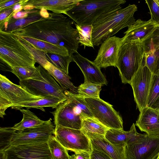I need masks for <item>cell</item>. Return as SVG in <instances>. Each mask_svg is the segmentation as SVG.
Wrapping results in <instances>:
<instances>
[{
	"label": "cell",
	"mask_w": 159,
	"mask_h": 159,
	"mask_svg": "<svg viewBox=\"0 0 159 159\" xmlns=\"http://www.w3.org/2000/svg\"><path fill=\"white\" fill-rule=\"evenodd\" d=\"M159 113V106L155 109Z\"/></svg>",
	"instance_id": "obj_46"
},
{
	"label": "cell",
	"mask_w": 159,
	"mask_h": 159,
	"mask_svg": "<svg viewBox=\"0 0 159 159\" xmlns=\"http://www.w3.org/2000/svg\"><path fill=\"white\" fill-rule=\"evenodd\" d=\"M159 106V72L152 74L147 107L155 109Z\"/></svg>",
	"instance_id": "obj_30"
},
{
	"label": "cell",
	"mask_w": 159,
	"mask_h": 159,
	"mask_svg": "<svg viewBox=\"0 0 159 159\" xmlns=\"http://www.w3.org/2000/svg\"><path fill=\"white\" fill-rule=\"evenodd\" d=\"M13 6L0 11V29L13 16Z\"/></svg>",
	"instance_id": "obj_39"
},
{
	"label": "cell",
	"mask_w": 159,
	"mask_h": 159,
	"mask_svg": "<svg viewBox=\"0 0 159 159\" xmlns=\"http://www.w3.org/2000/svg\"><path fill=\"white\" fill-rule=\"evenodd\" d=\"M146 47L142 41L122 43L119 52L116 67L122 82L129 84L143 61Z\"/></svg>",
	"instance_id": "obj_5"
},
{
	"label": "cell",
	"mask_w": 159,
	"mask_h": 159,
	"mask_svg": "<svg viewBox=\"0 0 159 159\" xmlns=\"http://www.w3.org/2000/svg\"><path fill=\"white\" fill-rule=\"evenodd\" d=\"M122 39L116 36L106 39L101 44L93 62L100 68L116 67Z\"/></svg>",
	"instance_id": "obj_16"
},
{
	"label": "cell",
	"mask_w": 159,
	"mask_h": 159,
	"mask_svg": "<svg viewBox=\"0 0 159 159\" xmlns=\"http://www.w3.org/2000/svg\"><path fill=\"white\" fill-rule=\"evenodd\" d=\"M145 44L150 45V49L157 50L159 49V25H157L150 35L143 42Z\"/></svg>",
	"instance_id": "obj_37"
},
{
	"label": "cell",
	"mask_w": 159,
	"mask_h": 159,
	"mask_svg": "<svg viewBox=\"0 0 159 159\" xmlns=\"http://www.w3.org/2000/svg\"><path fill=\"white\" fill-rule=\"evenodd\" d=\"M109 129L94 118L87 117L82 120L81 130L84 133H90L105 136Z\"/></svg>",
	"instance_id": "obj_28"
},
{
	"label": "cell",
	"mask_w": 159,
	"mask_h": 159,
	"mask_svg": "<svg viewBox=\"0 0 159 159\" xmlns=\"http://www.w3.org/2000/svg\"><path fill=\"white\" fill-rule=\"evenodd\" d=\"M54 135L68 150L73 152H91L92 148L89 138L81 129L55 127Z\"/></svg>",
	"instance_id": "obj_11"
},
{
	"label": "cell",
	"mask_w": 159,
	"mask_h": 159,
	"mask_svg": "<svg viewBox=\"0 0 159 159\" xmlns=\"http://www.w3.org/2000/svg\"><path fill=\"white\" fill-rule=\"evenodd\" d=\"M74 152V154L70 156V159H90L91 152L78 151Z\"/></svg>",
	"instance_id": "obj_41"
},
{
	"label": "cell",
	"mask_w": 159,
	"mask_h": 159,
	"mask_svg": "<svg viewBox=\"0 0 159 159\" xmlns=\"http://www.w3.org/2000/svg\"><path fill=\"white\" fill-rule=\"evenodd\" d=\"M135 125L147 134L159 137V113L155 109L148 107L142 109Z\"/></svg>",
	"instance_id": "obj_21"
},
{
	"label": "cell",
	"mask_w": 159,
	"mask_h": 159,
	"mask_svg": "<svg viewBox=\"0 0 159 159\" xmlns=\"http://www.w3.org/2000/svg\"><path fill=\"white\" fill-rule=\"evenodd\" d=\"M75 62L82 72L84 82L91 83L103 86L107 84V80L99 66L78 52L72 56Z\"/></svg>",
	"instance_id": "obj_18"
},
{
	"label": "cell",
	"mask_w": 159,
	"mask_h": 159,
	"mask_svg": "<svg viewBox=\"0 0 159 159\" xmlns=\"http://www.w3.org/2000/svg\"><path fill=\"white\" fill-rule=\"evenodd\" d=\"M137 10L135 4H129L113 10L103 15L92 25V40L94 46L101 44L122 29L135 22L134 15Z\"/></svg>",
	"instance_id": "obj_2"
},
{
	"label": "cell",
	"mask_w": 159,
	"mask_h": 159,
	"mask_svg": "<svg viewBox=\"0 0 159 159\" xmlns=\"http://www.w3.org/2000/svg\"><path fill=\"white\" fill-rule=\"evenodd\" d=\"M14 131L11 127H0V151H4L10 146Z\"/></svg>",
	"instance_id": "obj_36"
},
{
	"label": "cell",
	"mask_w": 159,
	"mask_h": 159,
	"mask_svg": "<svg viewBox=\"0 0 159 159\" xmlns=\"http://www.w3.org/2000/svg\"><path fill=\"white\" fill-rule=\"evenodd\" d=\"M64 92L67 98L77 110L82 119L87 117L94 118L85 98L79 94L72 93L68 91L64 90Z\"/></svg>",
	"instance_id": "obj_27"
},
{
	"label": "cell",
	"mask_w": 159,
	"mask_h": 159,
	"mask_svg": "<svg viewBox=\"0 0 159 159\" xmlns=\"http://www.w3.org/2000/svg\"><path fill=\"white\" fill-rule=\"evenodd\" d=\"M142 134L137 131L134 123L129 130L128 131H125L123 129H109L106 133L105 137L113 144H124L126 145L137 140Z\"/></svg>",
	"instance_id": "obj_22"
},
{
	"label": "cell",
	"mask_w": 159,
	"mask_h": 159,
	"mask_svg": "<svg viewBox=\"0 0 159 159\" xmlns=\"http://www.w3.org/2000/svg\"><path fill=\"white\" fill-rule=\"evenodd\" d=\"M11 72L16 75L20 81L38 77L40 75L39 66L35 67L15 66L11 68Z\"/></svg>",
	"instance_id": "obj_33"
},
{
	"label": "cell",
	"mask_w": 159,
	"mask_h": 159,
	"mask_svg": "<svg viewBox=\"0 0 159 159\" xmlns=\"http://www.w3.org/2000/svg\"><path fill=\"white\" fill-rule=\"evenodd\" d=\"M23 114V118L19 123L11 127L16 132L36 127L44 123L46 121L41 120L29 109L21 108L19 110Z\"/></svg>",
	"instance_id": "obj_25"
},
{
	"label": "cell",
	"mask_w": 159,
	"mask_h": 159,
	"mask_svg": "<svg viewBox=\"0 0 159 159\" xmlns=\"http://www.w3.org/2000/svg\"><path fill=\"white\" fill-rule=\"evenodd\" d=\"M81 0H28L23 5L24 11L44 9L52 12L65 14Z\"/></svg>",
	"instance_id": "obj_19"
},
{
	"label": "cell",
	"mask_w": 159,
	"mask_h": 159,
	"mask_svg": "<svg viewBox=\"0 0 159 159\" xmlns=\"http://www.w3.org/2000/svg\"><path fill=\"white\" fill-rule=\"evenodd\" d=\"M150 11L151 19L157 25H159V5L156 0H146Z\"/></svg>",
	"instance_id": "obj_38"
},
{
	"label": "cell",
	"mask_w": 159,
	"mask_h": 159,
	"mask_svg": "<svg viewBox=\"0 0 159 159\" xmlns=\"http://www.w3.org/2000/svg\"><path fill=\"white\" fill-rule=\"evenodd\" d=\"M40 75L20 81L19 85L31 94L42 97L52 96L64 101L67 97L64 90L49 73L40 65Z\"/></svg>",
	"instance_id": "obj_6"
},
{
	"label": "cell",
	"mask_w": 159,
	"mask_h": 159,
	"mask_svg": "<svg viewBox=\"0 0 159 159\" xmlns=\"http://www.w3.org/2000/svg\"><path fill=\"white\" fill-rule=\"evenodd\" d=\"M33 9L30 11H20L14 14L12 17L16 19L23 18L26 17L33 11Z\"/></svg>",
	"instance_id": "obj_43"
},
{
	"label": "cell",
	"mask_w": 159,
	"mask_h": 159,
	"mask_svg": "<svg viewBox=\"0 0 159 159\" xmlns=\"http://www.w3.org/2000/svg\"><path fill=\"white\" fill-rule=\"evenodd\" d=\"M102 85L84 82L78 88L79 95L84 98H100Z\"/></svg>",
	"instance_id": "obj_34"
},
{
	"label": "cell",
	"mask_w": 159,
	"mask_h": 159,
	"mask_svg": "<svg viewBox=\"0 0 159 159\" xmlns=\"http://www.w3.org/2000/svg\"><path fill=\"white\" fill-rule=\"evenodd\" d=\"M85 99L94 118L109 129H123L122 118L112 105L100 98Z\"/></svg>",
	"instance_id": "obj_9"
},
{
	"label": "cell",
	"mask_w": 159,
	"mask_h": 159,
	"mask_svg": "<svg viewBox=\"0 0 159 159\" xmlns=\"http://www.w3.org/2000/svg\"><path fill=\"white\" fill-rule=\"evenodd\" d=\"M84 134L89 138L92 148L103 152L112 159H126V145L113 144L105 135L90 133Z\"/></svg>",
	"instance_id": "obj_17"
},
{
	"label": "cell",
	"mask_w": 159,
	"mask_h": 159,
	"mask_svg": "<svg viewBox=\"0 0 159 159\" xmlns=\"http://www.w3.org/2000/svg\"><path fill=\"white\" fill-rule=\"evenodd\" d=\"M21 0H0V11L11 7L19 2Z\"/></svg>",
	"instance_id": "obj_42"
},
{
	"label": "cell",
	"mask_w": 159,
	"mask_h": 159,
	"mask_svg": "<svg viewBox=\"0 0 159 159\" xmlns=\"http://www.w3.org/2000/svg\"><path fill=\"white\" fill-rule=\"evenodd\" d=\"M51 113L53 116L55 127L81 129L82 119L67 98Z\"/></svg>",
	"instance_id": "obj_15"
},
{
	"label": "cell",
	"mask_w": 159,
	"mask_h": 159,
	"mask_svg": "<svg viewBox=\"0 0 159 159\" xmlns=\"http://www.w3.org/2000/svg\"><path fill=\"white\" fill-rule=\"evenodd\" d=\"M45 52L47 60L56 67L68 74L70 63L74 61L72 56H63L56 54Z\"/></svg>",
	"instance_id": "obj_31"
},
{
	"label": "cell",
	"mask_w": 159,
	"mask_h": 159,
	"mask_svg": "<svg viewBox=\"0 0 159 159\" xmlns=\"http://www.w3.org/2000/svg\"><path fill=\"white\" fill-rule=\"evenodd\" d=\"M0 69L10 71L15 66L36 67V63L30 51L20 42L17 36L0 30Z\"/></svg>",
	"instance_id": "obj_3"
},
{
	"label": "cell",
	"mask_w": 159,
	"mask_h": 159,
	"mask_svg": "<svg viewBox=\"0 0 159 159\" xmlns=\"http://www.w3.org/2000/svg\"><path fill=\"white\" fill-rule=\"evenodd\" d=\"M44 98L34 95L20 85L15 84L5 76L0 75V116L3 118L9 107Z\"/></svg>",
	"instance_id": "obj_7"
},
{
	"label": "cell",
	"mask_w": 159,
	"mask_h": 159,
	"mask_svg": "<svg viewBox=\"0 0 159 159\" xmlns=\"http://www.w3.org/2000/svg\"><path fill=\"white\" fill-rule=\"evenodd\" d=\"M155 49H150L144 54V63L152 74L159 72V57Z\"/></svg>",
	"instance_id": "obj_35"
},
{
	"label": "cell",
	"mask_w": 159,
	"mask_h": 159,
	"mask_svg": "<svg viewBox=\"0 0 159 159\" xmlns=\"http://www.w3.org/2000/svg\"><path fill=\"white\" fill-rule=\"evenodd\" d=\"M90 159H112L103 152L92 148L90 153Z\"/></svg>",
	"instance_id": "obj_40"
},
{
	"label": "cell",
	"mask_w": 159,
	"mask_h": 159,
	"mask_svg": "<svg viewBox=\"0 0 159 159\" xmlns=\"http://www.w3.org/2000/svg\"><path fill=\"white\" fill-rule=\"evenodd\" d=\"M157 25L151 19L148 21L137 20L128 27L122 38V44L135 41L143 42L156 28Z\"/></svg>",
	"instance_id": "obj_20"
},
{
	"label": "cell",
	"mask_w": 159,
	"mask_h": 159,
	"mask_svg": "<svg viewBox=\"0 0 159 159\" xmlns=\"http://www.w3.org/2000/svg\"><path fill=\"white\" fill-rule=\"evenodd\" d=\"M21 43L32 54L36 62L49 73L63 89L78 94V88L70 81L71 77L49 61L45 56L44 52L36 48L24 40H22Z\"/></svg>",
	"instance_id": "obj_10"
},
{
	"label": "cell",
	"mask_w": 159,
	"mask_h": 159,
	"mask_svg": "<svg viewBox=\"0 0 159 159\" xmlns=\"http://www.w3.org/2000/svg\"><path fill=\"white\" fill-rule=\"evenodd\" d=\"M74 23L62 14L49 12L48 18H42L10 33L63 46L72 56L77 52L80 44L78 32L73 27Z\"/></svg>",
	"instance_id": "obj_1"
},
{
	"label": "cell",
	"mask_w": 159,
	"mask_h": 159,
	"mask_svg": "<svg viewBox=\"0 0 159 159\" xmlns=\"http://www.w3.org/2000/svg\"><path fill=\"white\" fill-rule=\"evenodd\" d=\"M17 36L23 39L36 48L46 53L54 54L63 56H71L68 50L63 46L32 38L23 36Z\"/></svg>",
	"instance_id": "obj_23"
},
{
	"label": "cell",
	"mask_w": 159,
	"mask_h": 159,
	"mask_svg": "<svg viewBox=\"0 0 159 159\" xmlns=\"http://www.w3.org/2000/svg\"><path fill=\"white\" fill-rule=\"evenodd\" d=\"M50 119L39 126L16 132L14 131L10 146L47 143L54 134L55 126Z\"/></svg>",
	"instance_id": "obj_8"
},
{
	"label": "cell",
	"mask_w": 159,
	"mask_h": 159,
	"mask_svg": "<svg viewBox=\"0 0 159 159\" xmlns=\"http://www.w3.org/2000/svg\"><path fill=\"white\" fill-rule=\"evenodd\" d=\"M152 75L143 60L129 84L132 87L134 100L139 111L147 107Z\"/></svg>",
	"instance_id": "obj_13"
},
{
	"label": "cell",
	"mask_w": 159,
	"mask_h": 159,
	"mask_svg": "<svg viewBox=\"0 0 159 159\" xmlns=\"http://www.w3.org/2000/svg\"><path fill=\"white\" fill-rule=\"evenodd\" d=\"M126 159H156L159 154V137L142 134L125 147Z\"/></svg>",
	"instance_id": "obj_12"
},
{
	"label": "cell",
	"mask_w": 159,
	"mask_h": 159,
	"mask_svg": "<svg viewBox=\"0 0 159 159\" xmlns=\"http://www.w3.org/2000/svg\"><path fill=\"white\" fill-rule=\"evenodd\" d=\"M0 159H6L3 151H0Z\"/></svg>",
	"instance_id": "obj_45"
},
{
	"label": "cell",
	"mask_w": 159,
	"mask_h": 159,
	"mask_svg": "<svg viewBox=\"0 0 159 159\" xmlns=\"http://www.w3.org/2000/svg\"><path fill=\"white\" fill-rule=\"evenodd\" d=\"M40 14L41 16L44 18H47L49 16V12L44 9H40Z\"/></svg>",
	"instance_id": "obj_44"
},
{
	"label": "cell",
	"mask_w": 159,
	"mask_h": 159,
	"mask_svg": "<svg viewBox=\"0 0 159 159\" xmlns=\"http://www.w3.org/2000/svg\"><path fill=\"white\" fill-rule=\"evenodd\" d=\"M156 1L157 2L158 4L159 5V0H156Z\"/></svg>",
	"instance_id": "obj_47"
},
{
	"label": "cell",
	"mask_w": 159,
	"mask_h": 159,
	"mask_svg": "<svg viewBox=\"0 0 159 159\" xmlns=\"http://www.w3.org/2000/svg\"><path fill=\"white\" fill-rule=\"evenodd\" d=\"M156 159H159V154L157 157V158Z\"/></svg>",
	"instance_id": "obj_48"
},
{
	"label": "cell",
	"mask_w": 159,
	"mask_h": 159,
	"mask_svg": "<svg viewBox=\"0 0 159 159\" xmlns=\"http://www.w3.org/2000/svg\"><path fill=\"white\" fill-rule=\"evenodd\" d=\"M125 0H81L66 15L80 25H93L107 13L121 7Z\"/></svg>",
	"instance_id": "obj_4"
},
{
	"label": "cell",
	"mask_w": 159,
	"mask_h": 159,
	"mask_svg": "<svg viewBox=\"0 0 159 159\" xmlns=\"http://www.w3.org/2000/svg\"><path fill=\"white\" fill-rule=\"evenodd\" d=\"M3 151L6 159H52L47 143L11 145Z\"/></svg>",
	"instance_id": "obj_14"
},
{
	"label": "cell",
	"mask_w": 159,
	"mask_h": 159,
	"mask_svg": "<svg viewBox=\"0 0 159 159\" xmlns=\"http://www.w3.org/2000/svg\"><path fill=\"white\" fill-rule=\"evenodd\" d=\"M79 36V42L81 46L94 48L92 40V25H80L74 23Z\"/></svg>",
	"instance_id": "obj_32"
},
{
	"label": "cell",
	"mask_w": 159,
	"mask_h": 159,
	"mask_svg": "<svg viewBox=\"0 0 159 159\" xmlns=\"http://www.w3.org/2000/svg\"><path fill=\"white\" fill-rule=\"evenodd\" d=\"M63 102L56 97L49 96L35 101L22 103L11 107L12 109L17 110L23 107H25L27 109L34 108L45 111V109L43 107H51L55 109L60 104Z\"/></svg>",
	"instance_id": "obj_26"
},
{
	"label": "cell",
	"mask_w": 159,
	"mask_h": 159,
	"mask_svg": "<svg viewBox=\"0 0 159 159\" xmlns=\"http://www.w3.org/2000/svg\"><path fill=\"white\" fill-rule=\"evenodd\" d=\"M40 10L34 9L28 16L25 18L16 19L13 17L4 25L0 30L11 32L39 20L43 17L40 15Z\"/></svg>",
	"instance_id": "obj_24"
},
{
	"label": "cell",
	"mask_w": 159,
	"mask_h": 159,
	"mask_svg": "<svg viewBox=\"0 0 159 159\" xmlns=\"http://www.w3.org/2000/svg\"><path fill=\"white\" fill-rule=\"evenodd\" d=\"M52 159H70V155L67 150L52 135L47 142Z\"/></svg>",
	"instance_id": "obj_29"
}]
</instances>
